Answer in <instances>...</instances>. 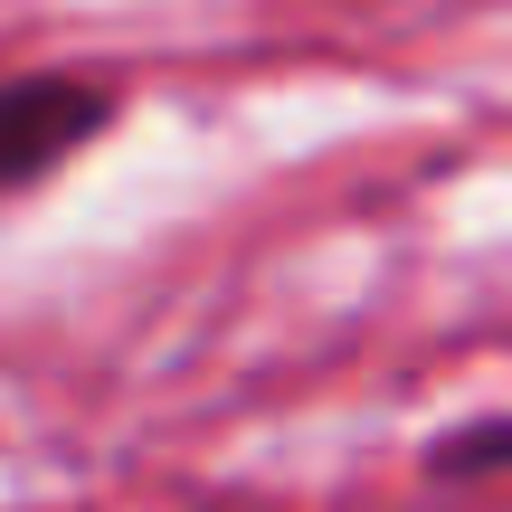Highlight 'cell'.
<instances>
[{
	"label": "cell",
	"mask_w": 512,
	"mask_h": 512,
	"mask_svg": "<svg viewBox=\"0 0 512 512\" xmlns=\"http://www.w3.org/2000/svg\"><path fill=\"white\" fill-rule=\"evenodd\" d=\"M418 475L437 484V494H456V484H503L512 475V418H456V427H437V437L418 446Z\"/></svg>",
	"instance_id": "cell-2"
},
{
	"label": "cell",
	"mask_w": 512,
	"mask_h": 512,
	"mask_svg": "<svg viewBox=\"0 0 512 512\" xmlns=\"http://www.w3.org/2000/svg\"><path fill=\"white\" fill-rule=\"evenodd\" d=\"M124 114V86L86 67H10L0 76V200L57 181L76 152H95Z\"/></svg>",
	"instance_id": "cell-1"
}]
</instances>
